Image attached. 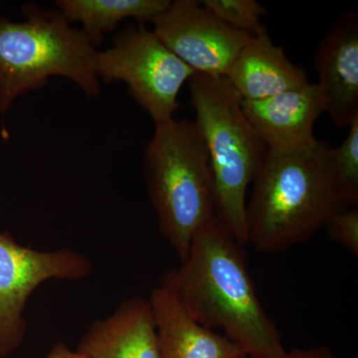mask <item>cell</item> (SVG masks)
<instances>
[{
  "label": "cell",
  "mask_w": 358,
  "mask_h": 358,
  "mask_svg": "<svg viewBox=\"0 0 358 358\" xmlns=\"http://www.w3.org/2000/svg\"><path fill=\"white\" fill-rule=\"evenodd\" d=\"M155 35L195 73L227 75L249 33L233 29L195 0L171 1L152 22Z\"/></svg>",
  "instance_id": "ba28073f"
},
{
  "label": "cell",
  "mask_w": 358,
  "mask_h": 358,
  "mask_svg": "<svg viewBox=\"0 0 358 358\" xmlns=\"http://www.w3.org/2000/svg\"><path fill=\"white\" fill-rule=\"evenodd\" d=\"M324 228L327 236L348 250L353 257L358 256V210L345 208L334 214Z\"/></svg>",
  "instance_id": "e0dca14e"
},
{
  "label": "cell",
  "mask_w": 358,
  "mask_h": 358,
  "mask_svg": "<svg viewBox=\"0 0 358 358\" xmlns=\"http://www.w3.org/2000/svg\"><path fill=\"white\" fill-rule=\"evenodd\" d=\"M21 13V22L0 16V114L18 96L43 88L51 77L67 78L87 96H98V49L83 31L58 9L27 3Z\"/></svg>",
  "instance_id": "5b68a950"
},
{
  "label": "cell",
  "mask_w": 358,
  "mask_h": 358,
  "mask_svg": "<svg viewBox=\"0 0 358 358\" xmlns=\"http://www.w3.org/2000/svg\"><path fill=\"white\" fill-rule=\"evenodd\" d=\"M143 166L160 234L182 262L196 231L215 218L210 162L195 122L155 126Z\"/></svg>",
  "instance_id": "277c9868"
},
{
  "label": "cell",
  "mask_w": 358,
  "mask_h": 358,
  "mask_svg": "<svg viewBox=\"0 0 358 358\" xmlns=\"http://www.w3.org/2000/svg\"><path fill=\"white\" fill-rule=\"evenodd\" d=\"M313 64L326 113L334 127L348 128L358 115V13L341 14L313 52Z\"/></svg>",
  "instance_id": "9c48e42d"
},
{
  "label": "cell",
  "mask_w": 358,
  "mask_h": 358,
  "mask_svg": "<svg viewBox=\"0 0 358 358\" xmlns=\"http://www.w3.org/2000/svg\"><path fill=\"white\" fill-rule=\"evenodd\" d=\"M44 358H88L77 350H71L69 346L62 341L56 343Z\"/></svg>",
  "instance_id": "d6986e66"
},
{
  "label": "cell",
  "mask_w": 358,
  "mask_h": 358,
  "mask_svg": "<svg viewBox=\"0 0 358 358\" xmlns=\"http://www.w3.org/2000/svg\"><path fill=\"white\" fill-rule=\"evenodd\" d=\"M246 204L247 243L279 253L305 243L348 208L336 182L333 148L317 143L268 150Z\"/></svg>",
  "instance_id": "7a4b0ae2"
},
{
  "label": "cell",
  "mask_w": 358,
  "mask_h": 358,
  "mask_svg": "<svg viewBox=\"0 0 358 358\" xmlns=\"http://www.w3.org/2000/svg\"><path fill=\"white\" fill-rule=\"evenodd\" d=\"M242 110L268 150H289L317 143L313 127L326 103L319 85L308 82L263 100L242 101Z\"/></svg>",
  "instance_id": "30bf717a"
},
{
  "label": "cell",
  "mask_w": 358,
  "mask_h": 358,
  "mask_svg": "<svg viewBox=\"0 0 358 358\" xmlns=\"http://www.w3.org/2000/svg\"><path fill=\"white\" fill-rule=\"evenodd\" d=\"M190 103L203 138L213 179L215 217L238 243L247 244V190L268 148L242 110V99L225 76L194 73Z\"/></svg>",
  "instance_id": "3957f363"
},
{
  "label": "cell",
  "mask_w": 358,
  "mask_h": 358,
  "mask_svg": "<svg viewBox=\"0 0 358 358\" xmlns=\"http://www.w3.org/2000/svg\"><path fill=\"white\" fill-rule=\"evenodd\" d=\"M282 358H338L327 346L319 348H296L292 352H286Z\"/></svg>",
  "instance_id": "ac0fdd59"
},
{
  "label": "cell",
  "mask_w": 358,
  "mask_h": 358,
  "mask_svg": "<svg viewBox=\"0 0 358 358\" xmlns=\"http://www.w3.org/2000/svg\"><path fill=\"white\" fill-rule=\"evenodd\" d=\"M348 136L338 148H333L336 182L346 203L358 202V115L348 127Z\"/></svg>",
  "instance_id": "9a60e30c"
},
{
  "label": "cell",
  "mask_w": 358,
  "mask_h": 358,
  "mask_svg": "<svg viewBox=\"0 0 358 358\" xmlns=\"http://www.w3.org/2000/svg\"><path fill=\"white\" fill-rule=\"evenodd\" d=\"M200 3L226 25L252 36L262 29L261 18L267 14L265 7L255 0H203Z\"/></svg>",
  "instance_id": "2e32d148"
},
{
  "label": "cell",
  "mask_w": 358,
  "mask_h": 358,
  "mask_svg": "<svg viewBox=\"0 0 358 358\" xmlns=\"http://www.w3.org/2000/svg\"><path fill=\"white\" fill-rule=\"evenodd\" d=\"M88 358H160L148 300L133 296L96 320L76 348Z\"/></svg>",
  "instance_id": "7c38bea8"
},
{
  "label": "cell",
  "mask_w": 358,
  "mask_h": 358,
  "mask_svg": "<svg viewBox=\"0 0 358 358\" xmlns=\"http://www.w3.org/2000/svg\"><path fill=\"white\" fill-rule=\"evenodd\" d=\"M226 78L242 101L263 100L308 83L306 70L289 60L265 26L240 50Z\"/></svg>",
  "instance_id": "4fadbf2b"
},
{
  "label": "cell",
  "mask_w": 358,
  "mask_h": 358,
  "mask_svg": "<svg viewBox=\"0 0 358 358\" xmlns=\"http://www.w3.org/2000/svg\"><path fill=\"white\" fill-rule=\"evenodd\" d=\"M96 73L106 84L124 82L134 101L157 126L173 120L180 109L179 92L195 72L154 31L128 24L115 35L110 48L98 51Z\"/></svg>",
  "instance_id": "8992f818"
},
{
  "label": "cell",
  "mask_w": 358,
  "mask_h": 358,
  "mask_svg": "<svg viewBox=\"0 0 358 358\" xmlns=\"http://www.w3.org/2000/svg\"><path fill=\"white\" fill-rule=\"evenodd\" d=\"M169 0H58V10L71 24L82 23V31L95 48L103 34L114 31L122 20L134 18L138 25L152 23L166 10Z\"/></svg>",
  "instance_id": "5bb4252c"
},
{
  "label": "cell",
  "mask_w": 358,
  "mask_h": 358,
  "mask_svg": "<svg viewBox=\"0 0 358 358\" xmlns=\"http://www.w3.org/2000/svg\"><path fill=\"white\" fill-rule=\"evenodd\" d=\"M242 245L214 218L199 228L178 268L159 286L209 329H222L247 358H282L281 336L264 310L247 267Z\"/></svg>",
  "instance_id": "6da1fadb"
},
{
  "label": "cell",
  "mask_w": 358,
  "mask_h": 358,
  "mask_svg": "<svg viewBox=\"0 0 358 358\" xmlns=\"http://www.w3.org/2000/svg\"><path fill=\"white\" fill-rule=\"evenodd\" d=\"M148 303L160 358H247L227 336L193 319L166 289L155 287Z\"/></svg>",
  "instance_id": "8fae6325"
},
{
  "label": "cell",
  "mask_w": 358,
  "mask_h": 358,
  "mask_svg": "<svg viewBox=\"0 0 358 358\" xmlns=\"http://www.w3.org/2000/svg\"><path fill=\"white\" fill-rule=\"evenodd\" d=\"M93 272V263L71 248L43 251L16 242L0 232V358L18 350L27 334L26 306L48 281L76 282Z\"/></svg>",
  "instance_id": "52a82bcc"
}]
</instances>
